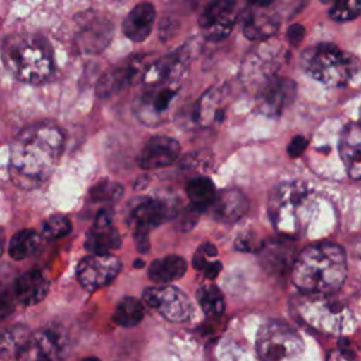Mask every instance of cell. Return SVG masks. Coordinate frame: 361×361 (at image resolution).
Wrapping results in <instances>:
<instances>
[{
    "mask_svg": "<svg viewBox=\"0 0 361 361\" xmlns=\"http://www.w3.org/2000/svg\"><path fill=\"white\" fill-rule=\"evenodd\" d=\"M65 137L52 123H35L25 127L10 148L8 173L13 183L23 189H34L45 182L56 168Z\"/></svg>",
    "mask_w": 361,
    "mask_h": 361,
    "instance_id": "cell-1",
    "label": "cell"
},
{
    "mask_svg": "<svg viewBox=\"0 0 361 361\" xmlns=\"http://www.w3.org/2000/svg\"><path fill=\"white\" fill-rule=\"evenodd\" d=\"M347 276V258L343 247L334 243L307 245L293 261L292 282L309 296H330Z\"/></svg>",
    "mask_w": 361,
    "mask_h": 361,
    "instance_id": "cell-2",
    "label": "cell"
},
{
    "mask_svg": "<svg viewBox=\"0 0 361 361\" xmlns=\"http://www.w3.org/2000/svg\"><path fill=\"white\" fill-rule=\"evenodd\" d=\"M1 59L8 72L25 83H41L52 72V54L45 42L34 34H13L1 44Z\"/></svg>",
    "mask_w": 361,
    "mask_h": 361,
    "instance_id": "cell-3",
    "label": "cell"
},
{
    "mask_svg": "<svg viewBox=\"0 0 361 361\" xmlns=\"http://www.w3.org/2000/svg\"><path fill=\"white\" fill-rule=\"evenodd\" d=\"M314 200L309 188L299 180L279 183L268 202L269 219L278 233L285 237L300 234L313 213Z\"/></svg>",
    "mask_w": 361,
    "mask_h": 361,
    "instance_id": "cell-4",
    "label": "cell"
},
{
    "mask_svg": "<svg viewBox=\"0 0 361 361\" xmlns=\"http://www.w3.org/2000/svg\"><path fill=\"white\" fill-rule=\"evenodd\" d=\"M300 62L310 78L329 87L345 86L358 73L357 59L333 44H317L306 48Z\"/></svg>",
    "mask_w": 361,
    "mask_h": 361,
    "instance_id": "cell-5",
    "label": "cell"
},
{
    "mask_svg": "<svg viewBox=\"0 0 361 361\" xmlns=\"http://www.w3.org/2000/svg\"><path fill=\"white\" fill-rule=\"evenodd\" d=\"M305 344L288 323L269 320L257 334V354L261 361H300Z\"/></svg>",
    "mask_w": 361,
    "mask_h": 361,
    "instance_id": "cell-6",
    "label": "cell"
},
{
    "mask_svg": "<svg viewBox=\"0 0 361 361\" xmlns=\"http://www.w3.org/2000/svg\"><path fill=\"white\" fill-rule=\"evenodd\" d=\"M300 314L314 329L331 334L347 333L354 323L353 312L330 296H310L300 305Z\"/></svg>",
    "mask_w": 361,
    "mask_h": 361,
    "instance_id": "cell-7",
    "label": "cell"
},
{
    "mask_svg": "<svg viewBox=\"0 0 361 361\" xmlns=\"http://www.w3.org/2000/svg\"><path fill=\"white\" fill-rule=\"evenodd\" d=\"M173 214V204L159 197H141L133 204L128 213V226L140 252L149 250V231Z\"/></svg>",
    "mask_w": 361,
    "mask_h": 361,
    "instance_id": "cell-8",
    "label": "cell"
},
{
    "mask_svg": "<svg viewBox=\"0 0 361 361\" xmlns=\"http://www.w3.org/2000/svg\"><path fill=\"white\" fill-rule=\"evenodd\" d=\"M142 299L169 322H185L192 313V303L186 293L172 285L147 288Z\"/></svg>",
    "mask_w": 361,
    "mask_h": 361,
    "instance_id": "cell-9",
    "label": "cell"
},
{
    "mask_svg": "<svg viewBox=\"0 0 361 361\" xmlns=\"http://www.w3.org/2000/svg\"><path fill=\"white\" fill-rule=\"evenodd\" d=\"M66 351V338L52 327L30 334L17 354V361H61Z\"/></svg>",
    "mask_w": 361,
    "mask_h": 361,
    "instance_id": "cell-10",
    "label": "cell"
},
{
    "mask_svg": "<svg viewBox=\"0 0 361 361\" xmlns=\"http://www.w3.org/2000/svg\"><path fill=\"white\" fill-rule=\"evenodd\" d=\"M121 264L111 254H90L76 268L79 283L89 292L109 285L120 272Z\"/></svg>",
    "mask_w": 361,
    "mask_h": 361,
    "instance_id": "cell-11",
    "label": "cell"
},
{
    "mask_svg": "<svg viewBox=\"0 0 361 361\" xmlns=\"http://www.w3.org/2000/svg\"><path fill=\"white\" fill-rule=\"evenodd\" d=\"M296 96V83L283 76L268 79L258 90L257 107L261 114L276 118L289 107Z\"/></svg>",
    "mask_w": 361,
    "mask_h": 361,
    "instance_id": "cell-12",
    "label": "cell"
},
{
    "mask_svg": "<svg viewBox=\"0 0 361 361\" xmlns=\"http://www.w3.org/2000/svg\"><path fill=\"white\" fill-rule=\"evenodd\" d=\"M237 13L235 0H216L199 14L200 32L210 41L224 39L235 24Z\"/></svg>",
    "mask_w": 361,
    "mask_h": 361,
    "instance_id": "cell-13",
    "label": "cell"
},
{
    "mask_svg": "<svg viewBox=\"0 0 361 361\" xmlns=\"http://www.w3.org/2000/svg\"><path fill=\"white\" fill-rule=\"evenodd\" d=\"M180 154V145L175 138L155 135L147 141L140 152L138 164L142 169H157L171 165Z\"/></svg>",
    "mask_w": 361,
    "mask_h": 361,
    "instance_id": "cell-14",
    "label": "cell"
},
{
    "mask_svg": "<svg viewBox=\"0 0 361 361\" xmlns=\"http://www.w3.org/2000/svg\"><path fill=\"white\" fill-rule=\"evenodd\" d=\"M121 245V237L117 228L111 226V214L109 210H100L96 216L93 227L87 231L85 248L90 254H109Z\"/></svg>",
    "mask_w": 361,
    "mask_h": 361,
    "instance_id": "cell-15",
    "label": "cell"
},
{
    "mask_svg": "<svg viewBox=\"0 0 361 361\" xmlns=\"http://www.w3.org/2000/svg\"><path fill=\"white\" fill-rule=\"evenodd\" d=\"M340 159L351 179L361 178V130L358 123L351 121L343 127L337 144Z\"/></svg>",
    "mask_w": 361,
    "mask_h": 361,
    "instance_id": "cell-16",
    "label": "cell"
},
{
    "mask_svg": "<svg viewBox=\"0 0 361 361\" xmlns=\"http://www.w3.org/2000/svg\"><path fill=\"white\" fill-rule=\"evenodd\" d=\"M179 89V83H166L159 86H151L142 94L138 103V114L149 123L151 118H158L172 104Z\"/></svg>",
    "mask_w": 361,
    "mask_h": 361,
    "instance_id": "cell-17",
    "label": "cell"
},
{
    "mask_svg": "<svg viewBox=\"0 0 361 361\" xmlns=\"http://www.w3.org/2000/svg\"><path fill=\"white\" fill-rule=\"evenodd\" d=\"M213 217L226 224L238 221L248 210V200L243 192L237 189H227L216 195L212 206Z\"/></svg>",
    "mask_w": 361,
    "mask_h": 361,
    "instance_id": "cell-18",
    "label": "cell"
},
{
    "mask_svg": "<svg viewBox=\"0 0 361 361\" xmlns=\"http://www.w3.org/2000/svg\"><path fill=\"white\" fill-rule=\"evenodd\" d=\"M49 290V281L38 271L31 269L21 274L14 283V298L24 306H32L41 302Z\"/></svg>",
    "mask_w": 361,
    "mask_h": 361,
    "instance_id": "cell-19",
    "label": "cell"
},
{
    "mask_svg": "<svg viewBox=\"0 0 361 361\" xmlns=\"http://www.w3.org/2000/svg\"><path fill=\"white\" fill-rule=\"evenodd\" d=\"M111 37V23L103 17H94L80 30L78 35V45L82 52L97 54L109 45Z\"/></svg>",
    "mask_w": 361,
    "mask_h": 361,
    "instance_id": "cell-20",
    "label": "cell"
},
{
    "mask_svg": "<svg viewBox=\"0 0 361 361\" xmlns=\"http://www.w3.org/2000/svg\"><path fill=\"white\" fill-rule=\"evenodd\" d=\"M155 21V8L151 3H140L131 8L123 21L124 35L134 41L141 42L151 34Z\"/></svg>",
    "mask_w": 361,
    "mask_h": 361,
    "instance_id": "cell-21",
    "label": "cell"
},
{
    "mask_svg": "<svg viewBox=\"0 0 361 361\" xmlns=\"http://www.w3.org/2000/svg\"><path fill=\"white\" fill-rule=\"evenodd\" d=\"M141 72L140 61H133L121 66H116L107 71L96 85V94L99 97H109L120 90H123L127 85H130L134 79H137Z\"/></svg>",
    "mask_w": 361,
    "mask_h": 361,
    "instance_id": "cell-22",
    "label": "cell"
},
{
    "mask_svg": "<svg viewBox=\"0 0 361 361\" xmlns=\"http://www.w3.org/2000/svg\"><path fill=\"white\" fill-rule=\"evenodd\" d=\"M279 24L281 18L276 13L254 10L247 16L243 24V34L248 39H265L276 32Z\"/></svg>",
    "mask_w": 361,
    "mask_h": 361,
    "instance_id": "cell-23",
    "label": "cell"
},
{
    "mask_svg": "<svg viewBox=\"0 0 361 361\" xmlns=\"http://www.w3.org/2000/svg\"><path fill=\"white\" fill-rule=\"evenodd\" d=\"M186 261L179 255H168L154 259L148 267V276L158 283H168L179 279L186 272Z\"/></svg>",
    "mask_w": 361,
    "mask_h": 361,
    "instance_id": "cell-24",
    "label": "cell"
},
{
    "mask_svg": "<svg viewBox=\"0 0 361 361\" xmlns=\"http://www.w3.org/2000/svg\"><path fill=\"white\" fill-rule=\"evenodd\" d=\"M186 195L190 200V206L197 212H203L212 206L216 197L214 183L206 176L193 178L186 186Z\"/></svg>",
    "mask_w": 361,
    "mask_h": 361,
    "instance_id": "cell-25",
    "label": "cell"
},
{
    "mask_svg": "<svg viewBox=\"0 0 361 361\" xmlns=\"http://www.w3.org/2000/svg\"><path fill=\"white\" fill-rule=\"evenodd\" d=\"M41 244V237L34 230H20L8 243V254L13 259L21 261L34 255Z\"/></svg>",
    "mask_w": 361,
    "mask_h": 361,
    "instance_id": "cell-26",
    "label": "cell"
},
{
    "mask_svg": "<svg viewBox=\"0 0 361 361\" xmlns=\"http://www.w3.org/2000/svg\"><path fill=\"white\" fill-rule=\"evenodd\" d=\"M145 314V309L141 300L126 296L123 298L113 313V322L121 327H134L137 326Z\"/></svg>",
    "mask_w": 361,
    "mask_h": 361,
    "instance_id": "cell-27",
    "label": "cell"
},
{
    "mask_svg": "<svg viewBox=\"0 0 361 361\" xmlns=\"http://www.w3.org/2000/svg\"><path fill=\"white\" fill-rule=\"evenodd\" d=\"M30 336V331L25 326H11L0 334V358L8 360L17 357L18 351L24 345Z\"/></svg>",
    "mask_w": 361,
    "mask_h": 361,
    "instance_id": "cell-28",
    "label": "cell"
},
{
    "mask_svg": "<svg viewBox=\"0 0 361 361\" xmlns=\"http://www.w3.org/2000/svg\"><path fill=\"white\" fill-rule=\"evenodd\" d=\"M196 298L206 316H220L224 312V299L216 285H202L197 289Z\"/></svg>",
    "mask_w": 361,
    "mask_h": 361,
    "instance_id": "cell-29",
    "label": "cell"
},
{
    "mask_svg": "<svg viewBox=\"0 0 361 361\" xmlns=\"http://www.w3.org/2000/svg\"><path fill=\"white\" fill-rule=\"evenodd\" d=\"M219 103V94L217 90L210 89L207 93L202 96L196 106V118L203 126H210L217 118L220 120L223 116V110L217 107Z\"/></svg>",
    "mask_w": 361,
    "mask_h": 361,
    "instance_id": "cell-30",
    "label": "cell"
},
{
    "mask_svg": "<svg viewBox=\"0 0 361 361\" xmlns=\"http://www.w3.org/2000/svg\"><path fill=\"white\" fill-rule=\"evenodd\" d=\"M72 230L71 220L62 214H54L48 217L42 224V235L47 240H58L68 235Z\"/></svg>",
    "mask_w": 361,
    "mask_h": 361,
    "instance_id": "cell-31",
    "label": "cell"
},
{
    "mask_svg": "<svg viewBox=\"0 0 361 361\" xmlns=\"http://www.w3.org/2000/svg\"><path fill=\"white\" fill-rule=\"evenodd\" d=\"M264 261L268 262L269 269H285L289 265V248L282 243H272L267 247L262 245Z\"/></svg>",
    "mask_w": 361,
    "mask_h": 361,
    "instance_id": "cell-32",
    "label": "cell"
},
{
    "mask_svg": "<svg viewBox=\"0 0 361 361\" xmlns=\"http://www.w3.org/2000/svg\"><path fill=\"white\" fill-rule=\"evenodd\" d=\"M89 195H90L92 202H102V203L110 202L111 203L121 197L123 186L113 180H102L90 189Z\"/></svg>",
    "mask_w": 361,
    "mask_h": 361,
    "instance_id": "cell-33",
    "label": "cell"
},
{
    "mask_svg": "<svg viewBox=\"0 0 361 361\" xmlns=\"http://www.w3.org/2000/svg\"><path fill=\"white\" fill-rule=\"evenodd\" d=\"M361 0H334L330 7V17L334 21H350L358 17Z\"/></svg>",
    "mask_w": 361,
    "mask_h": 361,
    "instance_id": "cell-34",
    "label": "cell"
},
{
    "mask_svg": "<svg viewBox=\"0 0 361 361\" xmlns=\"http://www.w3.org/2000/svg\"><path fill=\"white\" fill-rule=\"evenodd\" d=\"M217 255V250L212 243H203L195 252L193 257V267L199 271H204V268H207L213 261L214 257Z\"/></svg>",
    "mask_w": 361,
    "mask_h": 361,
    "instance_id": "cell-35",
    "label": "cell"
},
{
    "mask_svg": "<svg viewBox=\"0 0 361 361\" xmlns=\"http://www.w3.org/2000/svg\"><path fill=\"white\" fill-rule=\"evenodd\" d=\"M262 245L264 244L252 233H244V234L238 235L235 240V248L240 251L255 252V251H259L262 248Z\"/></svg>",
    "mask_w": 361,
    "mask_h": 361,
    "instance_id": "cell-36",
    "label": "cell"
},
{
    "mask_svg": "<svg viewBox=\"0 0 361 361\" xmlns=\"http://www.w3.org/2000/svg\"><path fill=\"white\" fill-rule=\"evenodd\" d=\"M13 309H14V302L10 292L6 288L0 286V319L10 314Z\"/></svg>",
    "mask_w": 361,
    "mask_h": 361,
    "instance_id": "cell-37",
    "label": "cell"
},
{
    "mask_svg": "<svg viewBox=\"0 0 361 361\" xmlns=\"http://www.w3.org/2000/svg\"><path fill=\"white\" fill-rule=\"evenodd\" d=\"M306 147H307V140L303 135H295L288 145V152L292 158H298L303 154Z\"/></svg>",
    "mask_w": 361,
    "mask_h": 361,
    "instance_id": "cell-38",
    "label": "cell"
},
{
    "mask_svg": "<svg viewBox=\"0 0 361 361\" xmlns=\"http://www.w3.org/2000/svg\"><path fill=\"white\" fill-rule=\"evenodd\" d=\"M286 37H288L289 42H290L293 47H298V45L302 42L303 37H305V28H303V25H300V24H293V25H290V27L288 28Z\"/></svg>",
    "mask_w": 361,
    "mask_h": 361,
    "instance_id": "cell-39",
    "label": "cell"
},
{
    "mask_svg": "<svg viewBox=\"0 0 361 361\" xmlns=\"http://www.w3.org/2000/svg\"><path fill=\"white\" fill-rule=\"evenodd\" d=\"M326 361H354L351 354L347 353L345 350H334L330 351Z\"/></svg>",
    "mask_w": 361,
    "mask_h": 361,
    "instance_id": "cell-40",
    "label": "cell"
},
{
    "mask_svg": "<svg viewBox=\"0 0 361 361\" xmlns=\"http://www.w3.org/2000/svg\"><path fill=\"white\" fill-rule=\"evenodd\" d=\"M220 269H221V262L217 261V259H214L207 268H204L203 274H204V276H206L207 279H214V278L219 275Z\"/></svg>",
    "mask_w": 361,
    "mask_h": 361,
    "instance_id": "cell-41",
    "label": "cell"
},
{
    "mask_svg": "<svg viewBox=\"0 0 361 361\" xmlns=\"http://www.w3.org/2000/svg\"><path fill=\"white\" fill-rule=\"evenodd\" d=\"M216 0H192V7L195 11H197L199 14L206 10L210 4H213Z\"/></svg>",
    "mask_w": 361,
    "mask_h": 361,
    "instance_id": "cell-42",
    "label": "cell"
},
{
    "mask_svg": "<svg viewBox=\"0 0 361 361\" xmlns=\"http://www.w3.org/2000/svg\"><path fill=\"white\" fill-rule=\"evenodd\" d=\"M248 1L257 7H267L268 4H271L272 0H248Z\"/></svg>",
    "mask_w": 361,
    "mask_h": 361,
    "instance_id": "cell-43",
    "label": "cell"
},
{
    "mask_svg": "<svg viewBox=\"0 0 361 361\" xmlns=\"http://www.w3.org/2000/svg\"><path fill=\"white\" fill-rule=\"evenodd\" d=\"M4 245H6V234H4V230L0 227V255L4 251Z\"/></svg>",
    "mask_w": 361,
    "mask_h": 361,
    "instance_id": "cell-44",
    "label": "cell"
},
{
    "mask_svg": "<svg viewBox=\"0 0 361 361\" xmlns=\"http://www.w3.org/2000/svg\"><path fill=\"white\" fill-rule=\"evenodd\" d=\"M134 267H137V268L144 267V261H142V259H135V261H134Z\"/></svg>",
    "mask_w": 361,
    "mask_h": 361,
    "instance_id": "cell-45",
    "label": "cell"
},
{
    "mask_svg": "<svg viewBox=\"0 0 361 361\" xmlns=\"http://www.w3.org/2000/svg\"><path fill=\"white\" fill-rule=\"evenodd\" d=\"M322 1H323V3H333L334 0H322Z\"/></svg>",
    "mask_w": 361,
    "mask_h": 361,
    "instance_id": "cell-46",
    "label": "cell"
}]
</instances>
